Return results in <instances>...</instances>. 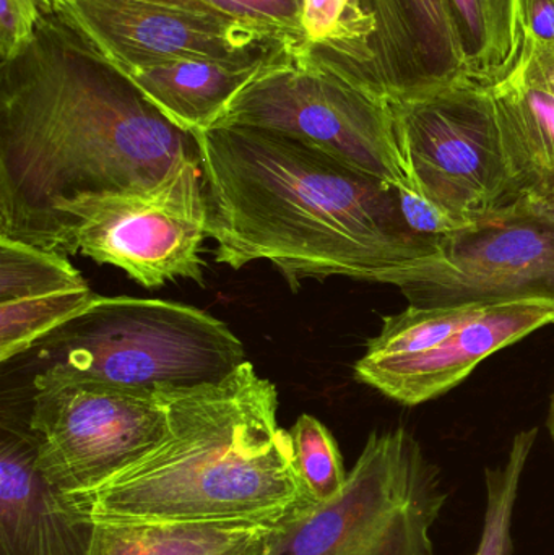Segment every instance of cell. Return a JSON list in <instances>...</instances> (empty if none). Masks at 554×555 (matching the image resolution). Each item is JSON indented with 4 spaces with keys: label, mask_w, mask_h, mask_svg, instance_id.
<instances>
[{
    "label": "cell",
    "mask_w": 554,
    "mask_h": 555,
    "mask_svg": "<svg viewBox=\"0 0 554 555\" xmlns=\"http://www.w3.org/2000/svg\"><path fill=\"white\" fill-rule=\"evenodd\" d=\"M93 528L88 555H266L282 525L93 521Z\"/></svg>",
    "instance_id": "cell-17"
},
{
    "label": "cell",
    "mask_w": 554,
    "mask_h": 555,
    "mask_svg": "<svg viewBox=\"0 0 554 555\" xmlns=\"http://www.w3.org/2000/svg\"><path fill=\"white\" fill-rule=\"evenodd\" d=\"M554 323V299L487 304L431 351L355 364V377L403 406H418L461 385L485 359Z\"/></svg>",
    "instance_id": "cell-12"
},
{
    "label": "cell",
    "mask_w": 554,
    "mask_h": 555,
    "mask_svg": "<svg viewBox=\"0 0 554 555\" xmlns=\"http://www.w3.org/2000/svg\"><path fill=\"white\" fill-rule=\"evenodd\" d=\"M514 70L554 96V41H537L523 36L519 61Z\"/></svg>",
    "instance_id": "cell-27"
},
{
    "label": "cell",
    "mask_w": 554,
    "mask_h": 555,
    "mask_svg": "<svg viewBox=\"0 0 554 555\" xmlns=\"http://www.w3.org/2000/svg\"><path fill=\"white\" fill-rule=\"evenodd\" d=\"M364 2L376 20V78L387 100L471 80L452 0Z\"/></svg>",
    "instance_id": "cell-13"
},
{
    "label": "cell",
    "mask_w": 554,
    "mask_h": 555,
    "mask_svg": "<svg viewBox=\"0 0 554 555\" xmlns=\"http://www.w3.org/2000/svg\"><path fill=\"white\" fill-rule=\"evenodd\" d=\"M399 204L407 227L426 240L439 241L467 228L468 224L446 214L410 188H399Z\"/></svg>",
    "instance_id": "cell-26"
},
{
    "label": "cell",
    "mask_w": 554,
    "mask_h": 555,
    "mask_svg": "<svg viewBox=\"0 0 554 555\" xmlns=\"http://www.w3.org/2000/svg\"><path fill=\"white\" fill-rule=\"evenodd\" d=\"M301 28V46L337 62L384 94L373 49L376 20L364 0H305Z\"/></svg>",
    "instance_id": "cell-19"
},
{
    "label": "cell",
    "mask_w": 554,
    "mask_h": 555,
    "mask_svg": "<svg viewBox=\"0 0 554 555\" xmlns=\"http://www.w3.org/2000/svg\"><path fill=\"white\" fill-rule=\"evenodd\" d=\"M145 2L159 3V5L175 7V9L191 10L201 13H221L204 0H145Z\"/></svg>",
    "instance_id": "cell-29"
},
{
    "label": "cell",
    "mask_w": 554,
    "mask_h": 555,
    "mask_svg": "<svg viewBox=\"0 0 554 555\" xmlns=\"http://www.w3.org/2000/svg\"><path fill=\"white\" fill-rule=\"evenodd\" d=\"M487 304L425 307L410 304L402 312L383 319L381 332L366 345L363 359L403 358L431 351L471 322Z\"/></svg>",
    "instance_id": "cell-21"
},
{
    "label": "cell",
    "mask_w": 554,
    "mask_h": 555,
    "mask_svg": "<svg viewBox=\"0 0 554 555\" xmlns=\"http://www.w3.org/2000/svg\"><path fill=\"white\" fill-rule=\"evenodd\" d=\"M374 283L425 307L554 299V201L519 195L439 241L435 256L384 270Z\"/></svg>",
    "instance_id": "cell-9"
},
{
    "label": "cell",
    "mask_w": 554,
    "mask_h": 555,
    "mask_svg": "<svg viewBox=\"0 0 554 555\" xmlns=\"http://www.w3.org/2000/svg\"><path fill=\"white\" fill-rule=\"evenodd\" d=\"M215 126L273 130L397 189L409 188L389 100L306 46L275 52Z\"/></svg>",
    "instance_id": "cell-5"
},
{
    "label": "cell",
    "mask_w": 554,
    "mask_h": 555,
    "mask_svg": "<svg viewBox=\"0 0 554 555\" xmlns=\"http://www.w3.org/2000/svg\"><path fill=\"white\" fill-rule=\"evenodd\" d=\"M446 502L441 472L412 433H373L340 494L282 525L266 555H436Z\"/></svg>",
    "instance_id": "cell-6"
},
{
    "label": "cell",
    "mask_w": 554,
    "mask_h": 555,
    "mask_svg": "<svg viewBox=\"0 0 554 555\" xmlns=\"http://www.w3.org/2000/svg\"><path fill=\"white\" fill-rule=\"evenodd\" d=\"M98 297L67 257L0 237V361L35 348Z\"/></svg>",
    "instance_id": "cell-15"
},
{
    "label": "cell",
    "mask_w": 554,
    "mask_h": 555,
    "mask_svg": "<svg viewBox=\"0 0 554 555\" xmlns=\"http://www.w3.org/2000/svg\"><path fill=\"white\" fill-rule=\"evenodd\" d=\"M537 436V427L517 434L507 459L494 468L485 469L487 508L480 544L475 555H513L514 511Z\"/></svg>",
    "instance_id": "cell-22"
},
{
    "label": "cell",
    "mask_w": 554,
    "mask_h": 555,
    "mask_svg": "<svg viewBox=\"0 0 554 555\" xmlns=\"http://www.w3.org/2000/svg\"><path fill=\"white\" fill-rule=\"evenodd\" d=\"M389 104L407 182L416 194L464 223L517 197L487 88L465 78Z\"/></svg>",
    "instance_id": "cell-8"
},
{
    "label": "cell",
    "mask_w": 554,
    "mask_h": 555,
    "mask_svg": "<svg viewBox=\"0 0 554 555\" xmlns=\"http://www.w3.org/2000/svg\"><path fill=\"white\" fill-rule=\"evenodd\" d=\"M33 387L28 433L39 468L62 494L101 485L165 434L158 393L55 372H38Z\"/></svg>",
    "instance_id": "cell-10"
},
{
    "label": "cell",
    "mask_w": 554,
    "mask_h": 555,
    "mask_svg": "<svg viewBox=\"0 0 554 555\" xmlns=\"http://www.w3.org/2000/svg\"><path fill=\"white\" fill-rule=\"evenodd\" d=\"M42 13L39 0H0V62L10 61L26 48Z\"/></svg>",
    "instance_id": "cell-25"
},
{
    "label": "cell",
    "mask_w": 554,
    "mask_h": 555,
    "mask_svg": "<svg viewBox=\"0 0 554 555\" xmlns=\"http://www.w3.org/2000/svg\"><path fill=\"white\" fill-rule=\"evenodd\" d=\"M471 80L490 88L519 61L517 0H452Z\"/></svg>",
    "instance_id": "cell-20"
},
{
    "label": "cell",
    "mask_w": 554,
    "mask_h": 555,
    "mask_svg": "<svg viewBox=\"0 0 554 555\" xmlns=\"http://www.w3.org/2000/svg\"><path fill=\"white\" fill-rule=\"evenodd\" d=\"M546 427H549L550 437H552L554 446V391L552 395V401H550L549 420H546Z\"/></svg>",
    "instance_id": "cell-30"
},
{
    "label": "cell",
    "mask_w": 554,
    "mask_h": 555,
    "mask_svg": "<svg viewBox=\"0 0 554 555\" xmlns=\"http://www.w3.org/2000/svg\"><path fill=\"white\" fill-rule=\"evenodd\" d=\"M93 521L72 511L38 465L31 434L2 427L0 555H88Z\"/></svg>",
    "instance_id": "cell-14"
},
{
    "label": "cell",
    "mask_w": 554,
    "mask_h": 555,
    "mask_svg": "<svg viewBox=\"0 0 554 555\" xmlns=\"http://www.w3.org/2000/svg\"><path fill=\"white\" fill-rule=\"evenodd\" d=\"M158 395L162 439L101 485L64 494L72 511L90 521L283 525L314 507L275 384L249 361L218 384Z\"/></svg>",
    "instance_id": "cell-3"
},
{
    "label": "cell",
    "mask_w": 554,
    "mask_h": 555,
    "mask_svg": "<svg viewBox=\"0 0 554 555\" xmlns=\"http://www.w3.org/2000/svg\"><path fill=\"white\" fill-rule=\"evenodd\" d=\"M224 15L256 26L288 44H302L305 0H204Z\"/></svg>",
    "instance_id": "cell-24"
},
{
    "label": "cell",
    "mask_w": 554,
    "mask_h": 555,
    "mask_svg": "<svg viewBox=\"0 0 554 555\" xmlns=\"http://www.w3.org/2000/svg\"><path fill=\"white\" fill-rule=\"evenodd\" d=\"M520 35L554 41V0H517Z\"/></svg>",
    "instance_id": "cell-28"
},
{
    "label": "cell",
    "mask_w": 554,
    "mask_h": 555,
    "mask_svg": "<svg viewBox=\"0 0 554 555\" xmlns=\"http://www.w3.org/2000/svg\"><path fill=\"white\" fill-rule=\"evenodd\" d=\"M39 372L136 390H191L218 384L247 362L227 323L197 307L140 297H98L38 343Z\"/></svg>",
    "instance_id": "cell-4"
},
{
    "label": "cell",
    "mask_w": 554,
    "mask_h": 555,
    "mask_svg": "<svg viewBox=\"0 0 554 555\" xmlns=\"http://www.w3.org/2000/svg\"><path fill=\"white\" fill-rule=\"evenodd\" d=\"M296 472L312 504H325L340 494L348 473L337 440L311 414H301L289 429Z\"/></svg>",
    "instance_id": "cell-23"
},
{
    "label": "cell",
    "mask_w": 554,
    "mask_h": 555,
    "mask_svg": "<svg viewBox=\"0 0 554 555\" xmlns=\"http://www.w3.org/2000/svg\"><path fill=\"white\" fill-rule=\"evenodd\" d=\"M59 13L120 72L188 59L249 64L288 42L224 13H201L145 0H39Z\"/></svg>",
    "instance_id": "cell-11"
},
{
    "label": "cell",
    "mask_w": 554,
    "mask_h": 555,
    "mask_svg": "<svg viewBox=\"0 0 554 555\" xmlns=\"http://www.w3.org/2000/svg\"><path fill=\"white\" fill-rule=\"evenodd\" d=\"M191 152L195 137L52 10L0 62V237L65 256L62 205L153 184Z\"/></svg>",
    "instance_id": "cell-1"
},
{
    "label": "cell",
    "mask_w": 554,
    "mask_h": 555,
    "mask_svg": "<svg viewBox=\"0 0 554 555\" xmlns=\"http://www.w3.org/2000/svg\"><path fill=\"white\" fill-rule=\"evenodd\" d=\"M269 59L249 64L188 59L130 68L124 74L172 126L195 133L211 129L220 120L234 96Z\"/></svg>",
    "instance_id": "cell-16"
},
{
    "label": "cell",
    "mask_w": 554,
    "mask_h": 555,
    "mask_svg": "<svg viewBox=\"0 0 554 555\" xmlns=\"http://www.w3.org/2000/svg\"><path fill=\"white\" fill-rule=\"evenodd\" d=\"M59 214L67 257L80 253L145 287L178 278L205 284L207 204L198 150L182 153L153 184L88 192Z\"/></svg>",
    "instance_id": "cell-7"
},
{
    "label": "cell",
    "mask_w": 554,
    "mask_h": 555,
    "mask_svg": "<svg viewBox=\"0 0 554 555\" xmlns=\"http://www.w3.org/2000/svg\"><path fill=\"white\" fill-rule=\"evenodd\" d=\"M517 197L554 201V96L511 72L487 88Z\"/></svg>",
    "instance_id": "cell-18"
},
{
    "label": "cell",
    "mask_w": 554,
    "mask_h": 555,
    "mask_svg": "<svg viewBox=\"0 0 554 555\" xmlns=\"http://www.w3.org/2000/svg\"><path fill=\"white\" fill-rule=\"evenodd\" d=\"M192 135L218 263L269 262L298 293L309 278L374 283L435 256L438 243L407 227L389 182L273 130L215 126Z\"/></svg>",
    "instance_id": "cell-2"
}]
</instances>
